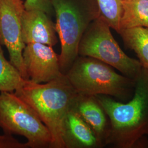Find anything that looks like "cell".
<instances>
[{
    "mask_svg": "<svg viewBox=\"0 0 148 148\" xmlns=\"http://www.w3.org/2000/svg\"><path fill=\"white\" fill-rule=\"evenodd\" d=\"M110 122L106 145L117 148L140 146L148 135V70L143 68L136 79L132 98L126 102L105 95H96Z\"/></svg>",
    "mask_w": 148,
    "mask_h": 148,
    "instance_id": "obj_1",
    "label": "cell"
},
{
    "mask_svg": "<svg viewBox=\"0 0 148 148\" xmlns=\"http://www.w3.org/2000/svg\"><path fill=\"white\" fill-rule=\"evenodd\" d=\"M14 93L35 111L52 136L51 148H65L64 122L77 93L65 74L45 84L24 79Z\"/></svg>",
    "mask_w": 148,
    "mask_h": 148,
    "instance_id": "obj_2",
    "label": "cell"
},
{
    "mask_svg": "<svg viewBox=\"0 0 148 148\" xmlns=\"http://www.w3.org/2000/svg\"><path fill=\"white\" fill-rule=\"evenodd\" d=\"M65 75L79 94L108 95L126 102L132 98L135 88V79L118 74L111 66L89 57L79 56Z\"/></svg>",
    "mask_w": 148,
    "mask_h": 148,
    "instance_id": "obj_3",
    "label": "cell"
},
{
    "mask_svg": "<svg viewBox=\"0 0 148 148\" xmlns=\"http://www.w3.org/2000/svg\"><path fill=\"white\" fill-rule=\"evenodd\" d=\"M51 1L61 45L60 68L65 74L79 56V42L85 30L92 21L99 16V12L95 0Z\"/></svg>",
    "mask_w": 148,
    "mask_h": 148,
    "instance_id": "obj_4",
    "label": "cell"
},
{
    "mask_svg": "<svg viewBox=\"0 0 148 148\" xmlns=\"http://www.w3.org/2000/svg\"><path fill=\"white\" fill-rule=\"evenodd\" d=\"M78 54L98 59L135 80L142 69L138 60L130 57L122 50L111 34L110 27L100 16L92 21L85 30Z\"/></svg>",
    "mask_w": 148,
    "mask_h": 148,
    "instance_id": "obj_5",
    "label": "cell"
},
{
    "mask_svg": "<svg viewBox=\"0 0 148 148\" xmlns=\"http://www.w3.org/2000/svg\"><path fill=\"white\" fill-rule=\"evenodd\" d=\"M0 127L27 139L28 148H51L52 136L30 106L13 92H0Z\"/></svg>",
    "mask_w": 148,
    "mask_h": 148,
    "instance_id": "obj_6",
    "label": "cell"
},
{
    "mask_svg": "<svg viewBox=\"0 0 148 148\" xmlns=\"http://www.w3.org/2000/svg\"><path fill=\"white\" fill-rule=\"evenodd\" d=\"M25 10L22 0H0V43L7 48L10 62L23 79L28 80L23 58L26 45L21 35V18Z\"/></svg>",
    "mask_w": 148,
    "mask_h": 148,
    "instance_id": "obj_7",
    "label": "cell"
},
{
    "mask_svg": "<svg viewBox=\"0 0 148 148\" xmlns=\"http://www.w3.org/2000/svg\"><path fill=\"white\" fill-rule=\"evenodd\" d=\"M23 58L29 80L34 83H46L64 75L60 68L59 55L52 46L28 43L23 50Z\"/></svg>",
    "mask_w": 148,
    "mask_h": 148,
    "instance_id": "obj_8",
    "label": "cell"
},
{
    "mask_svg": "<svg viewBox=\"0 0 148 148\" xmlns=\"http://www.w3.org/2000/svg\"><path fill=\"white\" fill-rule=\"evenodd\" d=\"M55 24L46 12L25 10L21 18V35L25 45L39 43L53 47L58 42Z\"/></svg>",
    "mask_w": 148,
    "mask_h": 148,
    "instance_id": "obj_9",
    "label": "cell"
},
{
    "mask_svg": "<svg viewBox=\"0 0 148 148\" xmlns=\"http://www.w3.org/2000/svg\"><path fill=\"white\" fill-rule=\"evenodd\" d=\"M72 108L90 126L103 146H106L110 122L96 96L77 93Z\"/></svg>",
    "mask_w": 148,
    "mask_h": 148,
    "instance_id": "obj_10",
    "label": "cell"
},
{
    "mask_svg": "<svg viewBox=\"0 0 148 148\" xmlns=\"http://www.w3.org/2000/svg\"><path fill=\"white\" fill-rule=\"evenodd\" d=\"M62 138L65 148L104 147L92 129L72 107L64 122Z\"/></svg>",
    "mask_w": 148,
    "mask_h": 148,
    "instance_id": "obj_11",
    "label": "cell"
},
{
    "mask_svg": "<svg viewBox=\"0 0 148 148\" xmlns=\"http://www.w3.org/2000/svg\"><path fill=\"white\" fill-rule=\"evenodd\" d=\"M119 34L125 46L136 53L142 66L148 70V27L123 29Z\"/></svg>",
    "mask_w": 148,
    "mask_h": 148,
    "instance_id": "obj_12",
    "label": "cell"
},
{
    "mask_svg": "<svg viewBox=\"0 0 148 148\" xmlns=\"http://www.w3.org/2000/svg\"><path fill=\"white\" fill-rule=\"evenodd\" d=\"M120 25L121 30L134 27H148V0L124 1Z\"/></svg>",
    "mask_w": 148,
    "mask_h": 148,
    "instance_id": "obj_13",
    "label": "cell"
},
{
    "mask_svg": "<svg viewBox=\"0 0 148 148\" xmlns=\"http://www.w3.org/2000/svg\"><path fill=\"white\" fill-rule=\"evenodd\" d=\"M24 79L18 70L5 58L0 43V92H13Z\"/></svg>",
    "mask_w": 148,
    "mask_h": 148,
    "instance_id": "obj_14",
    "label": "cell"
},
{
    "mask_svg": "<svg viewBox=\"0 0 148 148\" xmlns=\"http://www.w3.org/2000/svg\"><path fill=\"white\" fill-rule=\"evenodd\" d=\"M99 16L119 34L121 31L123 3L124 0H95Z\"/></svg>",
    "mask_w": 148,
    "mask_h": 148,
    "instance_id": "obj_15",
    "label": "cell"
},
{
    "mask_svg": "<svg viewBox=\"0 0 148 148\" xmlns=\"http://www.w3.org/2000/svg\"><path fill=\"white\" fill-rule=\"evenodd\" d=\"M24 5L26 10H40L46 12L49 16L53 13V7L51 0H25Z\"/></svg>",
    "mask_w": 148,
    "mask_h": 148,
    "instance_id": "obj_16",
    "label": "cell"
},
{
    "mask_svg": "<svg viewBox=\"0 0 148 148\" xmlns=\"http://www.w3.org/2000/svg\"><path fill=\"white\" fill-rule=\"evenodd\" d=\"M26 143H21L10 134L0 135V148H27Z\"/></svg>",
    "mask_w": 148,
    "mask_h": 148,
    "instance_id": "obj_17",
    "label": "cell"
},
{
    "mask_svg": "<svg viewBox=\"0 0 148 148\" xmlns=\"http://www.w3.org/2000/svg\"><path fill=\"white\" fill-rule=\"evenodd\" d=\"M124 1H141V0H124Z\"/></svg>",
    "mask_w": 148,
    "mask_h": 148,
    "instance_id": "obj_18",
    "label": "cell"
}]
</instances>
